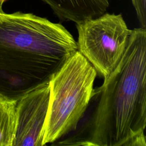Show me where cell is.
<instances>
[{"label": "cell", "mask_w": 146, "mask_h": 146, "mask_svg": "<svg viewBox=\"0 0 146 146\" xmlns=\"http://www.w3.org/2000/svg\"><path fill=\"white\" fill-rule=\"evenodd\" d=\"M96 76L94 67L78 51L51 76L43 145L56 141L76 128L90 102Z\"/></svg>", "instance_id": "obj_3"}, {"label": "cell", "mask_w": 146, "mask_h": 146, "mask_svg": "<svg viewBox=\"0 0 146 146\" xmlns=\"http://www.w3.org/2000/svg\"><path fill=\"white\" fill-rule=\"evenodd\" d=\"M49 97L48 80L17 100V125L12 146H43Z\"/></svg>", "instance_id": "obj_5"}, {"label": "cell", "mask_w": 146, "mask_h": 146, "mask_svg": "<svg viewBox=\"0 0 146 146\" xmlns=\"http://www.w3.org/2000/svg\"><path fill=\"white\" fill-rule=\"evenodd\" d=\"M140 27L146 29V0H131Z\"/></svg>", "instance_id": "obj_8"}, {"label": "cell", "mask_w": 146, "mask_h": 146, "mask_svg": "<svg viewBox=\"0 0 146 146\" xmlns=\"http://www.w3.org/2000/svg\"><path fill=\"white\" fill-rule=\"evenodd\" d=\"M83 116L62 145H146V29L132 30L121 59L94 89Z\"/></svg>", "instance_id": "obj_1"}, {"label": "cell", "mask_w": 146, "mask_h": 146, "mask_svg": "<svg viewBox=\"0 0 146 146\" xmlns=\"http://www.w3.org/2000/svg\"><path fill=\"white\" fill-rule=\"evenodd\" d=\"M78 33V51L104 80L121 59L132 30L122 15L105 13L76 23Z\"/></svg>", "instance_id": "obj_4"}, {"label": "cell", "mask_w": 146, "mask_h": 146, "mask_svg": "<svg viewBox=\"0 0 146 146\" xmlns=\"http://www.w3.org/2000/svg\"><path fill=\"white\" fill-rule=\"evenodd\" d=\"M77 51L62 24L31 13L0 12V94L17 100Z\"/></svg>", "instance_id": "obj_2"}, {"label": "cell", "mask_w": 146, "mask_h": 146, "mask_svg": "<svg viewBox=\"0 0 146 146\" xmlns=\"http://www.w3.org/2000/svg\"><path fill=\"white\" fill-rule=\"evenodd\" d=\"M7 0H0V12L1 11H3V9H2V6H3V3Z\"/></svg>", "instance_id": "obj_9"}, {"label": "cell", "mask_w": 146, "mask_h": 146, "mask_svg": "<svg viewBox=\"0 0 146 146\" xmlns=\"http://www.w3.org/2000/svg\"><path fill=\"white\" fill-rule=\"evenodd\" d=\"M17 101L0 94V146H12L17 125Z\"/></svg>", "instance_id": "obj_7"}, {"label": "cell", "mask_w": 146, "mask_h": 146, "mask_svg": "<svg viewBox=\"0 0 146 146\" xmlns=\"http://www.w3.org/2000/svg\"><path fill=\"white\" fill-rule=\"evenodd\" d=\"M62 21L78 23L105 13L110 0H40Z\"/></svg>", "instance_id": "obj_6"}]
</instances>
